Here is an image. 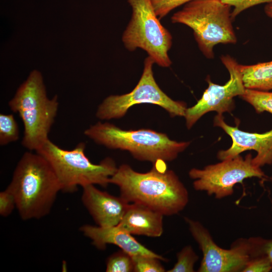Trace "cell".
I'll return each mask as SVG.
<instances>
[{
  "label": "cell",
  "instance_id": "6da1fadb",
  "mask_svg": "<svg viewBox=\"0 0 272 272\" xmlns=\"http://www.w3.org/2000/svg\"><path fill=\"white\" fill-rule=\"evenodd\" d=\"M110 183L119 187L120 196L128 202L144 205L164 216L178 214L189 201L188 192L175 173L158 169L156 164L145 173L122 164Z\"/></svg>",
  "mask_w": 272,
  "mask_h": 272
},
{
  "label": "cell",
  "instance_id": "7a4b0ae2",
  "mask_svg": "<svg viewBox=\"0 0 272 272\" xmlns=\"http://www.w3.org/2000/svg\"><path fill=\"white\" fill-rule=\"evenodd\" d=\"M7 188L13 193L16 208L24 220L38 219L49 214L61 191L49 162L32 151L21 157Z\"/></svg>",
  "mask_w": 272,
  "mask_h": 272
},
{
  "label": "cell",
  "instance_id": "3957f363",
  "mask_svg": "<svg viewBox=\"0 0 272 272\" xmlns=\"http://www.w3.org/2000/svg\"><path fill=\"white\" fill-rule=\"evenodd\" d=\"M58 105L57 95L48 97L41 73L32 71L9 102L10 109L19 114L23 123L24 147L36 152L49 140Z\"/></svg>",
  "mask_w": 272,
  "mask_h": 272
},
{
  "label": "cell",
  "instance_id": "277c9868",
  "mask_svg": "<svg viewBox=\"0 0 272 272\" xmlns=\"http://www.w3.org/2000/svg\"><path fill=\"white\" fill-rule=\"evenodd\" d=\"M84 134L99 145L127 151L136 159L155 164L173 161L190 144L172 140L165 133L149 129L126 130L100 121L86 129Z\"/></svg>",
  "mask_w": 272,
  "mask_h": 272
},
{
  "label": "cell",
  "instance_id": "5b68a950",
  "mask_svg": "<svg viewBox=\"0 0 272 272\" xmlns=\"http://www.w3.org/2000/svg\"><path fill=\"white\" fill-rule=\"evenodd\" d=\"M85 147L82 142L72 150H65L49 139L36 152L50 164L61 191L74 192L78 186L91 184L105 187L116 171L117 167L111 158H106L98 164L92 163L85 154Z\"/></svg>",
  "mask_w": 272,
  "mask_h": 272
},
{
  "label": "cell",
  "instance_id": "8992f818",
  "mask_svg": "<svg viewBox=\"0 0 272 272\" xmlns=\"http://www.w3.org/2000/svg\"><path fill=\"white\" fill-rule=\"evenodd\" d=\"M231 12V7L220 0H193L175 13L171 21L190 27L201 51L212 59L216 45L237 42Z\"/></svg>",
  "mask_w": 272,
  "mask_h": 272
},
{
  "label": "cell",
  "instance_id": "52a82bcc",
  "mask_svg": "<svg viewBox=\"0 0 272 272\" xmlns=\"http://www.w3.org/2000/svg\"><path fill=\"white\" fill-rule=\"evenodd\" d=\"M132 10L131 19L122 40L129 51L141 48L160 66L169 67L168 55L172 37L161 24L151 0H127Z\"/></svg>",
  "mask_w": 272,
  "mask_h": 272
},
{
  "label": "cell",
  "instance_id": "ba28073f",
  "mask_svg": "<svg viewBox=\"0 0 272 272\" xmlns=\"http://www.w3.org/2000/svg\"><path fill=\"white\" fill-rule=\"evenodd\" d=\"M185 220L202 253L197 271L243 272L252 259L264 254L265 240L261 238H239L230 249H224L215 242L209 231L199 222L188 218H185Z\"/></svg>",
  "mask_w": 272,
  "mask_h": 272
},
{
  "label": "cell",
  "instance_id": "9c48e42d",
  "mask_svg": "<svg viewBox=\"0 0 272 272\" xmlns=\"http://www.w3.org/2000/svg\"><path fill=\"white\" fill-rule=\"evenodd\" d=\"M154 60L148 56L145 60L142 75L135 88L128 93L106 97L99 105L96 117L101 120L119 118L124 116L131 107L142 103L157 105L172 117H184L186 104L172 99L160 89L154 77Z\"/></svg>",
  "mask_w": 272,
  "mask_h": 272
},
{
  "label": "cell",
  "instance_id": "30bf717a",
  "mask_svg": "<svg viewBox=\"0 0 272 272\" xmlns=\"http://www.w3.org/2000/svg\"><path fill=\"white\" fill-rule=\"evenodd\" d=\"M252 158L251 154H247L244 159L239 155L207 165L203 169L192 168L188 174L194 180L193 186L195 190L206 191L216 198H223L231 195L234 186L242 183L246 178H267L260 167L253 163Z\"/></svg>",
  "mask_w": 272,
  "mask_h": 272
},
{
  "label": "cell",
  "instance_id": "8fae6325",
  "mask_svg": "<svg viewBox=\"0 0 272 272\" xmlns=\"http://www.w3.org/2000/svg\"><path fill=\"white\" fill-rule=\"evenodd\" d=\"M221 60L230 74V79L224 85L213 83L207 78L208 87L201 98L192 107L187 108L184 117L187 128H190L204 114L211 111L218 114L231 112L235 107L234 98L245 92L240 64L229 55H222Z\"/></svg>",
  "mask_w": 272,
  "mask_h": 272
},
{
  "label": "cell",
  "instance_id": "7c38bea8",
  "mask_svg": "<svg viewBox=\"0 0 272 272\" xmlns=\"http://www.w3.org/2000/svg\"><path fill=\"white\" fill-rule=\"evenodd\" d=\"M214 125L223 129L232 141L231 146L226 150L220 151L217 154L220 160L231 159L247 150L257 153L252 158L253 163L261 167L272 164V129L264 133H251L240 130L237 126L227 124L223 114H218L214 118Z\"/></svg>",
  "mask_w": 272,
  "mask_h": 272
},
{
  "label": "cell",
  "instance_id": "4fadbf2b",
  "mask_svg": "<svg viewBox=\"0 0 272 272\" xmlns=\"http://www.w3.org/2000/svg\"><path fill=\"white\" fill-rule=\"evenodd\" d=\"M82 188V201L97 225H118L130 203L120 196H115L98 189L95 185Z\"/></svg>",
  "mask_w": 272,
  "mask_h": 272
},
{
  "label": "cell",
  "instance_id": "5bb4252c",
  "mask_svg": "<svg viewBox=\"0 0 272 272\" xmlns=\"http://www.w3.org/2000/svg\"><path fill=\"white\" fill-rule=\"evenodd\" d=\"M80 231L98 249L104 250L107 244L117 246L120 249L132 257L148 256L157 257L162 261L167 260L137 241L131 234L118 225L110 227L95 226L90 225L82 226Z\"/></svg>",
  "mask_w": 272,
  "mask_h": 272
},
{
  "label": "cell",
  "instance_id": "9a60e30c",
  "mask_svg": "<svg viewBox=\"0 0 272 272\" xmlns=\"http://www.w3.org/2000/svg\"><path fill=\"white\" fill-rule=\"evenodd\" d=\"M163 216L144 205L130 203L117 225L131 235L159 237L163 232Z\"/></svg>",
  "mask_w": 272,
  "mask_h": 272
},
{
  "label": "cell",
  "instance_id": "2e32d148",
  "mask_svg": "<svg viewBox=\"0 0 272 272\" xmlns=\"http://www.w3.org/2000/svg\"><path fill=\"white\" fill-rule=\"evenodd\" d=\"M240 70L245 89L272 90V60L252 65H241Z\"/></svg>",
  "mask_w": 272,
  "mask_h": 272
},
{
  "label": "cell",
  "instance_id": "e0dca14e",
  "mask_svg": "<svg viewBox=\"0 0 272 272\" xmlns=\"http://www.w3.org/2000/svg\"><path fill=\"white\" fill-rule=\"evenodd\" d=\"M240 97L252 105L257 113L272 114V92L246 89Z\"/></svg>",
  "mask_w": 272,
  "mask_h": 272
},
{
  "label": "cell",
  "instance_id": "ac0fdd59",
  "mask_svg": "<svg viewBox=\"0 0 272 272\" xmlns=\"http://www.w3.org/2000/svg\"><path fill=\"white\" fill-rule=\"evenodd\" d=\"M17 122L12 114H0V145L5 146L19 139Z\"/></svg>",
  "mask_w": 272,
  "mask_h": 272
},
{
  "label": "cell",
  "instance_id": "d6986e66",
  "mask_svg": "<svg viewBox=\"0 0 272 272\" xmlns=\"http://www.w3.org/2000/svg\"><path fill=\"white\" fill-rule=\"evenodd\" d=\"M134 269L133 257L121 249L110 255L106 261L107 272H131Z\"/></svg>",
  "mask_w": 272,
  "mask_h": 272
},
{
  "label": "cell",
  "instance_id": "ffe728a7",
  "mask_svg": "<svg viewBox=\"0 0 272 272\" xmlns=\"http://www.w3.org/2000/svg\"><path fill=\"white\" fill-rule=\"evenodd\" d=\"M199 258L192 247L184 246L177 253V262L168 272H193L194 264Z\"/></svg>",
  "mask_w": 272,
  "mask_h": 272
},
{
  "label": "cell",
  "instance_id": "44dd1931",
  "mask_svg": "<svg viewBox=\"0 0 272 272\" xmlns=\"http://www.w3.org/2000/svg\"><path fill=\"white\" fill-rule=\"evenodd\" d=\"M135 272H164L165 269L160 259L153 256H138L133 257Z\"/></svg>",
  "mask_w": 272,
  "mask_h": 272
},
{
  "label": "cell",
  "instance_id": "7402d4cb",
  "mask_svg": "<svg viewBox=\"0 0 272 272\" xmlns=\"http://www.w3.org/2000/svg\"><path fill=\"white\" fill-rule=\"evenodd\" d=\"M158 17L161 19L172 10L193 0H151Z\"/></svg>",
  "mask_w": 272,
  "mask_h": 272
},
{
  "label": "cell",
  "instance_id": "603a6c76",
  "mask_svg": "<svg viewBox=\"0 0 272 272\" xmlns=\"http://www.w3.org/2000/svg\"><path fill=\"white\" fill-rule=\"evenodd\" d=\"M222 3L230 6L233 7L231 12V19L233 20L243 11L256 5L272 3V0H220Z\"/></svg>",
  "mask_w": 272,
  "mask_h": 272
},
{
  "label": "cell",
  "instance_id": "cb8c5ba5",
  "mask_svg": "<svg viewBox=\"0 0 272 272\" xmlns=\"http://www.w3.org/2000/svg\"><path fill=\"white\" fill-rule=\"evenodd\" d=\"M272 269V264L265 254L252 259L243 272H268Z\"/></svg>",
  "mask_w": 272,
  "mask_h": 272
},
{
  "label": "cell",
  "instance_id": "d4e9b609",
  "mask_svg": "<svg viewBox=\"0 0 272 272\" xmlns=\"http://www.w3.org/2000/svg\"><path fill=\"white\" fill-rule=\"evenodd\" d=\"M16 208L15 197L7 188L0 193V215L3 217L10 215Z\"/></svg>",
  "mask_w": 272,
  "mask_h": 272
},
{
  "label": "cell",
  "instance_id": "484cf974",
  "mask_svg": "<svg viewBox=\"0 0 272 272\" xmlns=\"http://www.w3.org/2000/svg\"><path fill=\"white\" fill-rule=\"evenodd\" d=\"M263 251L272 264V239L266 240L263 247Z\"/></svg>",
  "mask_w": 272,
  "mask_h": 272
},
{
  "label": "cell",
  "instance_id": "4316f807",
  "mask_svg": "<svg viewBox=\"0 0 272 272\" xmlns=\"http://www.w3.org/2000/svg\"><path fill=\"white\" fill-rule=\"evenodd\" d=\"M265 14L272 19V3L267 4L264 8Z\"/></svg>",
  "mask_w": 272,
  "mask_h": 272
}]
</instances>
